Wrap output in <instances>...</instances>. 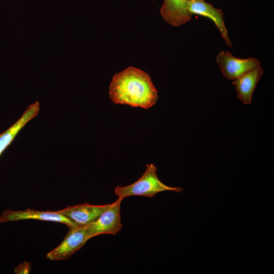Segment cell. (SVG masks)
Returning <instances> with one entry per match:
<instances>
[{"label": "cell", "mask_w": 274, "mask_h": 274, "mask_svg": "<svg viewBox=\"0 0 274 274\" xmlns=\"http://www.w3.org/2000/svg\"><path fill=\"white\" fill-rule=\"evenodd\" d=\"M109 206L92 205L85 202L56 212L67 218L77 226H82L95 220Z\"/></svg>", "instance_id": "8"}, {"label": "cell", "mask_w": 274, "mask_h": 274, "mask_svg": "<svg viewBox=\"0 0 274 274\" xmlns=\"http://www.w3.org/2000/svg\"><path fill=\"white\" fill-rule=\"evenodd\" d=\"M70 229L60 245L47 254L48 259L51 260L67 259L89 239L86 225Z\"/></svg>", "instance_id": "4"}, {"label": "cell", "mask_w": 274, "mask_h": 274, "mask_svg": "<svg viewBox=\"0 0 274 274\" xmlns=\"http://www.w3.org/2000/svg\"><path fill=\"white\" fill-rule=\"evenodd\" d=\"M223 76L227 79L234 80L246 72L260 65L255 58H239L228 51H221L216 57Z\"/></svg>", "instance_id": "5"}, {"label": "cell", "mask_w": 274, "mask_h": 274, "mask_svg": "<svg viewBox=\"0 0 274 274\" xmlns=\"http://www.w3.org/2000/svg\"><path fill=\"white\" fill-rule=\"evenodd\" d=\"M39 111L38 102L30 105L21 117L10 128L0 134V154L10 144L19 131Z\"/></svg>", "instance_id": "11"}, {"label": "cell", "mask_w": 274, "mask_h": 274, "mask_svg": "<svg viewBox=\"0 0 274 274\" xmlns=\"http://www.w3.org/2000/svg\"><path fill=\"white\" fill-rule=\"evenodd\" d=\"M30 263L24 262L18 265L15 269V273H28L30 269Z\"/></svg>", "instance_id": "12"}, {"label": "cell", "mask_w": 274, "mask_h": 274, "mask_svg": "<svg viewBox=\"0 0 274 274\" xmlns=\"http://www.w3.org/2000/svg\"><path fill=\"white\" fill-rule=\"evenodd\" d=\"M27 219L59 222L65 224L70 228L77 226L67 218L56 211H41L31 209L24 211L6 210L0 217V222L4 223Z\"/></svg>", "instance_id": "6"}, {"label": "cell", "mask_w": 274, "mask_h": 274, "mask_svg": "<svg viewBox=\"0 0 274 274\" xmlns=\"http://www.w3.org/2000/svg\"><path fill=\"white\" fill-rule=\"evenodd\" d=\"M109 92L115 104L146 109L154 106L158 97L149 75L132 66L114 75Z\"/></svg>", "instance_id": "1"}, {"label": "cell", "mask_w": 274, "mask_h": 274, "mask_svg": "<svg viewBox=\"0 0 274 274\" xmlns=\"http://www.w3.org/2000/svg\"><path fill=\"white\" fill-rule=\"evenodd\" d=\"M192 1H203V0H192Z\"/></svg>", "instance_id": "13"}, {"label": "cell", "mask_w": 274, "mask_h": 274, "mask_svg": "<svg viewBox=\"0 0 274 274\" xmlns=\"http://www.w3.org/2000/svg\"><path fill=\"white\" fill-rule=\"evenodd\" d=\"M189 0H164L160 12L163 19L174 26H179L190 20L188 11Z\"/></svg>", "instance_id": "10"}, {"label": "cell", "mask_w": 274, "mask_h": 274, "mask_svg": "<svg viewBox=\"0 0 274 274\" xmlns=\"http://www.w3.org/2000/svg\"><path fill=\"white\" fill-rule=\"evenodd\" d=\"M263 73V68L259 65L243 74L232 82L238 98L245 105L251 104L253 93Z\"/></svg>", "instance_id": "9"}, {"label": "cell", "mask_w": 274, "mask_h": 274, "mask_svg": "<svg viewBox=\"0 0 274 274\" xmlns=\"http://www.w3.org/2000/svg\"><path fill=\"white\" fill-rule=\"evenodd\" d=\"M167 190L179 193L183 189L170 187L163 184L158 178L156 166L150 163L146 164L145 172L138 180L128 186H117L115 188L114 193L123 199L134 195L153 197L156 194Z\"/></svg>", "instance_id": "2"}, {"label": "cell", "mask_w": 274, "mask_h": 274, "mask_svg": "<svg viewBox=\"0 0 274 274\" xmlns=\"http://www.w3.org/2000/svg\"><path fill=\"white\" fill-rule=\"evenodd\" d=\"M123 199L118 197L95 220L86 225L89 239L103 234L116 235L122 230L120 206Z\"/></svg>", "instance_id": "3"}, {"label": "cell", "mask_w": 274, "mask_h": 274, "mask_svg": "<svg viewBox=\"0 0 274 274\" xmlns=\"http://www.w3.org/2000/svg\"><path fill=\"white\" fill-rule=\"evenodd\" d=\"M188 11L191 15H197L211 19L219 30L226 44L230 47H232V43L229 40L224 23V13L221 9L215 8L212 4L206 3L204 0H189Z\"/></svg>", "instance_id": "7"}]
</instances>
